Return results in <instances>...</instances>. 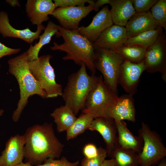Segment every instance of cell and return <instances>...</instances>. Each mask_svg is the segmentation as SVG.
Instances as JSON below:
<instances>
[{
    "instance_id": "obj_3",
    "label": "cell",
    "mask_w": 166,
    "mask_h": 166,
    "mask_svg": "<svg viewBox=\"0 0 166 166\" xmlns=\"http://www.w3.org/2000/svg\"><path fill=\"white\" fill-rule=\"evenodd\" d=\"M29 61L26 51L9 59L8 62L9 72L16 78L20 89V98L12 115V120L14 122L18 121L30 97L36 94L42 98H46L45 92L30 71Z\"/></svg>"
},
{
    "instance_id": "obj_6",
    "label": "cell",
    "mask_w": 166,
    "mask_h": 166,
    "mask_svg": "<svg viewBox=\"0 0 166 166\" xmlns=\"http://www.w3.org/2000/svg\"><path fill=\"white\" fill-rule=\"evenodd\" d=\"M52 57L49 54L43 55L28 62L30 71L45 92L46 98L62 96L63 92L61 85L56 81L54 69L50 63Z\"/></svg>"
},
{
    "instance_id": "obj_36",
    "label": "cell",
    "mask_w": 166,
    "mask_h": 166,
    "mask_svg": "<svg viewBox=\"0 0 166 166\" xmlns=\"http://www.w3.org/2000/svg\"><path fill=\"white\" fill-rule=\"evenodd\" d=\"M115 162L113 159L109 160H105L101 166H115Z\"/></svg>"
},
{
    "instance_id": "obj_9",
    "label": "cell",
    "mask_w": 166,
    "mask_h": 166,
    "mask_svg": "<svg viewBox=\"0 0 166 166\" xmlns=\"http://www.w3.org/2000/svg\"><path fill=\"white\" fill-rule=\"evenodd\" d=\"M146 70L150 73L160 72L166 82V35L161 33L155 42L146 49L144 59Z\"/></svg>"
},
{
    "instance_id": "obj_17",
    "label": "cell",
    "mask_w": 166,
    "mask_h": 166,
    "mask_svg": "<svg viewBox=\"0 0 166 166\" xmlns=\"http://www.w3.org/2000/svg\"><path fill=\"white\" fill-rule=\"evenodd\" d=\"M56 7L51 0H28L26 4L27 14L33 25L39 26L49 19Z\"/></svg>"
},
{
    "instance_id": "obj_23",
    "label": "cell",
    "mask_w": 166,
    "mask_h": 166,
    "mask_svg": "<svg viewBox=\"0 0 166 166\" xmlns=\"http://www.w3.org/2000/svg\"><path fill=\"white\" fill-rule=\"evenodd\" d=\"M59 26L52 21H49L45 27L44 33L39 37V41L33 45H31L26 51L29 61L38 59L39 52L45 45L50 43L52 36L55 35L59 30Z\"/></svg>"
},
{
    "instance_id": "obj_20",
    "label": "cell",
    "mask_w": 166,
    "mask_h": 166,
    "mask_svg": "<svg viewBox=\"0 0 166 166\" xmlns=\"http://www.w3.org/2000/svg\"><path fill=\"white\" fill-rule=\"evenodd\" d=\"M115 122L117 128L116 147L131 149L139 154L140 153L143 145L142 138L139 136L134 135L128 129L126 123L123 121Z\"/></svg>"
},
{
    "instance_id": "obj_27",
    "label": "cell",
    "mask_w": 166,
    "mask_h": 166,
    "mask_svg": "<svg viewBox=\"0 0 166 166\" xmlns=\"http://www.w3.org/2000/svg\"><path fill=\"white\" fill-rule=\"evenodd\" d=\"M94 118L89 115L82 113L66 131V138L69 140L76 138L87 130Z\"/></svg>"
},
{
    "instance_id": "obj_30",
    "label": "cell",
    "mask_w": 166,
    "mask_h": 166,
    "mask_svg": "<svg viewBox=\"0 0 166 166\" xmlns=\"http://www.w3.org/2000/svg\"><path fill=\"white\" fill-rule=\"evenodd\" d=\"M158 0H132L136 12L144 13L150 11Z\"/></svg>"
},
{
    "instance_id": "obj_22",
    "label": "cell",
    "mask_w": 166,
    "mask_h": 166,
    "mask_svg": "<svg viewBox=\"0 0 166 166\" xmlns=\"http://www.w3.org/2000/svg\"><path fill=\"white\" fill-rule=\"evenodd\" d=\"M50 116L54 120L58 132L66 131L77 118L71 109L65 105L55 109Z\"/></svg>"
},
{
    "instance_id": "obj_19",
    "label": "cell",
    "mask_w": 166,
    "mask_h": 166,
    "mask_svg": "<svg viewBox=\"0 0 166 166\" xmlns=\"http://www.w3.org/2000/svg\"><path fill=\"white\" fill-rule=\"evenodd\" d=\"M109 118L115 122L127 120L136 121V109L133 96L125 94L119 97L109 114Z\"/></svg>"
},
{
    "instance_id": "obj_8",
    "label": "cell",
    "mask_w": 166,
    "mask_h": 166,
    "mask_svg": "<svg viewBox=\"0 0 166 166\" xmlns=\"http://www.w3.org/2000/svg\"><path fill=\"white\" fill-rule=\"evenodd\" d=\"M138 134L143 140V148L139 154V166L155 165L164 158L166 156V148L157 132L142 122Z\"/></svg>"
},
{
    "instance_id": "obj_40",
    "label": "cell",
    "mask_w": 166,
    "mask_h": 166,
    "mask_svg": "<svg viewBox=\"0 0 166 166\" xmlns=\"http://www.w3.org/2000/svg\"><path fill=\"white\" fill-rule=\"evenodd\" d=\"M4 112V110L3 109H0V117L2 116Z\"/></svg>"
},
{
    "instance_id": "obj_35",
    "label": "cell",
    "mask_w": 166,
    "mask_h": 166,
    "mask_svg": "<svg viewBox=\"0 0 166 166\" xmlns=\"http://www.w3.org/2000/svg\"><path fill=\"white\" fill-rule=\"evenodd\" d=\"M110 0H98L95 2L93 5L94 10L98 11L99 8L105 4H109Z\"/></svg>"
},
{
    "instance_id": "obj_34",
    "label": "cell",
    "mask_w": 166,
    "mask_h": 166,
    "mask_svg": "<svg viewBox=\"0 0 166 166\" xmlns=\"http://www.w3.org/2000/svg\"><path fill=\"white\" fill-rule=\"evenodd\" d=\"M20 50V48H10L7 47L0 42V59L3 57L16 53Z\"/></svg>"
},
{
    "instance_id": "obj_25",
    "label": "cell",
    "mask_w": 166,
    "mask_h": 166,
    "mask_svg": "<svg viewBox=\"0 0 166 166\" xmlns=\"http://www.w3.org/2000/svg\"><path fill=\"white\" fill-rule=\"evenodd\" d=\"M163 28L159 27L156 29L144 32L128 38L124 45L138 46L146 49L163 32Z\"/></svg>"
},
{
    "instance_id": "obj_16",
    "label": "cell",
    "mask_w": 166,
    "mask_h": 166,
    "mask_svg": "<svg viewBox=\"0 0 166 166\" xmlns=\"http://www.w3.org/2000/svg\"><path fill=\"white\" fill-rule=\"evenodd\" d=\"M127 39L125 27L114 24L102 33L93 44L96 47L115 51Z\"/></svg>"
},
{
    "instance_id": "obj_39",
    "label": "cell",
    "mask_w": 166,
    "mask_h": 166,
    "mask_svg": "<svg viewBox=\"0 0 166 166\" xmlns=\"http://www.w3.org/2000/svg\"><path fill=\"white\" fill-rule=\"evenodd\" d=\"M158 166H166V160L164 158L160 161Z\"/></svg>"
},
{
    "instance_id": "obj_24",
    "label": "cell",
    "mask_w": 166,
    "mask_h": 166,
    "mask_svg": "<svg viewBox=\"0 0 166 166\" xmlns=\"http://www.w3.org/2000/svg\"><path fill=\"white\" fill-rule=\"evenodd\" d=\"M108 155L114 160L115 166H139V154L132 149L117 147Z\"/></svg>"
},
{
    "instance_id": "obj_4",
    "label": "cell",
    "mask_w": 166,
    "mask_h": 166,
    "mask_svg": "<svg viewBox=\"0 0 166 166\" xmlns=\"http://www.w3.org/2000/svg\"><path fill=\"white\" fill-rule=\"evenodd\" d=\"M99 77L95 75H89L85 64L69 76L61 96L65 105L68 106L76 115L84 109L87 97L96 85Z\"/></svg>"
},
{
    "instance_id": "obj_18",
    "label": "cell",
    "mask_w": 166,
    "mask_h": 166,
    "mask_svg": "<svg viewBox=\"0 0 166 166\" xmlns=\"http://www.w3.org/2000/svg\"><path fill=\"white\" fill-rule=\"evenodd\" d=\"M158 27L149 11L144 13L136 12L125 26L128 39Z\"/></svg>"
},
{
    "instance_id": "obj_12",
    "label": "cell",
    "mask_w": 166,
    "mask_h": 166,
    "mask_svg": "<svg viewBox=\"0 0 166 166\" xmlns=\"http://www.w3.org/2000/svg\"><path fill=\"white\" fill-rule=\"evenodd\" d=\"M108 6L103 7L93 17L87 26H81L77 30L78 32L93 43L105 30L113 25Z\"/></svg>"
},
{
    "instance_id": "obj_13",
    "label": "cell",
    "mask_w": 166,
    "mask_h": 166,
    "mask_svg": "<svg viewBox=\"0 0 166 166\" xmlns=\"http://www.w3.org/2000/svg\"><path fill=\"white\" fill-rule=\"evenodd\" d=\"M25 139L23 135L10 137L0 156V166H15L22 162L25 154Z\"/></svg>"
},
{
    "instance_id": "obj_15",
    "label": "cell",
    "mask_w": 166,
    "mask_h": 166,
    "mask_svg": "<svg viewBox=\"0 0 166 166\" xmlns=\"http://www.w3.org/2000/svg\"><path fill=\"white\" fill-rule=\"evenodd\" d=\"M45 29V26L42 24L37 26V30L34 32L28 28L21 30L17 29L10 24L7 12L4 11L0 12V34L3 38H20L31 44L38 38L42 31Z\"/></svg>"
},
{
    "instance_id": "obj_37",
    "label": "cell",
    "mask_w": 166,
    "mask_h": 166,
    "mask_svg": "<svg viewBox=\"0 0 166 166\" xmlns=\"http://www.w3.org/2000/svg\"><path fill=\"white\" fill-rule=\"evenodd\" d=\"M6 2L11 6H19V2L17 0H7L6 1Z\"/></svg>"
},
{
    "instance_id": "obj_21",
    "label": "cell",
    "mask_w": 166,
    "mask_h": 166,
    "mask_svg": "<svg viewBox=\"0 0 166 166\" xmlns=\"http://www.w3.org/2000/svg\"><path fill=\"white\" fill-rule=\"evenodd\" d=\"M110 10L113 23L124 27L136 12L132 0H110Z\"/></svg>"
},
{
    "instance_id": "obj_10",
    "label": "cell",
    "mask_w": 166,
    "mask_h": 166,
    "mask_svg": "<svg viewBox=\"0 0 166 166\" xmlns=\"http://www.w3.org/2000/svg\"><path fill=\"white\" fill-rule=\"evenodd\" d=\"M93 10V5L60 7L56 8L51 15L57 20L61 26L64 29L77 30L81 20Z\"/></svg>"
},
{
    "instance_id": "obj_5",
    "label": "cell",
    "mask_w": 166,
    "mask_h": 166,
    "mask_svg": "<svg viewBox=\"0 0 166 166\" xmlns=\"http://www.w3.org/2000/svg\"><path fill=\"white\" fill-rule=\"evenodd\" d=\"M119 97L105 84L100 75L96 85L87 97L82 113L88 114L94 118H109V113Z\"/></svg>"
},
{
    "instance_id": "obj_2",
    "label": "cell",
    "mask_w": 166,
    "mask_h": 166,
    "mask_svg": "<svg viewBox=\"0 0 166 166\" xmlns=\"http://www.w3.org/2000/svg\"><path fill=\"white\" fill-rule=\"evenodd\" d=\"M55 35L57 37H62L64 42L60 45L54 42L51 49L66 52V54L62 58L64 60H72L80 66L85 64L92 74L95 75L96 55L93 43L79 34L77 30H67L61 26Z\"/></svg>"
},
{
    "instance_id": "obj_32",
    "label": "cell",
    "mask_w": 166,
    "mask_h": 166,
    "mask_svg": "<svg viewBox=\"0 0 166 166\" xmlns=\"http://www.w3.org/2000/svg\"><path fill=\"white\" fill-rule=\"evenodd\" d=\"M79 164V161L74 162L69 161L65 157L60 159L50 158L45 160L43 164L36 166H76Z\"/></svg>"
},
{
    "instance_id": "obj_1",
    "label": "cell",
    "mask_w": 166,
    "mask_h": 166,
    "mask_svg": "<svg viewBox=\"0 0 166 166\" xmlns=\"http://www.w3.org/2000/svg\"><path fill=\"white\" fill-rule=\"evenodd\" d=\"M23 135L25 141L24 158L33 165L41 164L48 158L58 159L63 150L64 145L56 136L52 123L34 125Z\"/></svg>"
},
{
    "instance_id": "obj_38",
    "label": "cell",
    "mask_w": 166,
    "mask_h": 166,
    "mask_svg": "<svg viewBox=\"0 0 166 166\" xmlns=\"http://www.w3.org/2000/svg\"><path fill=\"white\" fill-rule=\"evenodd\" d=\"M15 166H33V165L31 164L29 162H26L25 163H23L22 162L18 164Z\"/></svg>"
},
{
    "instance_id": "obj_29",
    "label": "cell",
    "mask_w": 166,
    "mask_h": 166,
    "mask_svg": "<svg viewBox=\"0 0 166 166\" xmlns=\"http://www.w3.org/2000/svg\"><path fill=\"white\" fill-rule=\"evenodd\" d=\"M98 153L95 157L88 158L85 157L82 160L81 166H101L107 154L105 149L101 147L98 148Z\"/></svg>"
},
{
    "instance_id": "obj_41",
    "label": "cell",
    "mask_w": 166,
    "mask_h": 166,
    "mask_svg": "<svg viewBox=\"0 0 166 166\" xmlns=\"http://www.w3.org/2000/svg\"><path fill=\"white\" fill-rule=\"evenodd\" d=\"M78 166V165H77V166Z\"/></svg>"
},
{
    "instance_id": "obj_31",
    "label": "cell",
    "mask_w": 166,
    "mask_h": 166,
    "mask_svg": "<svg viewBox=\"0 0 166 166\" xmlns=\"http://www.w3.org/2000/svg\"><path fill=\"white\" fill-rule=\"evenodd\" d=\"M56 7L68 6H84L85 3L93 5L94 1L92 0H54Z\"/></svg>"
},
{
    "instance_id": "obj_11",
    "label": "cell",
    "mask_w": 166,
    "mask_h": 166,
    "mask_svg": "<svg viewBox=\"0 0 166 166\" xmlns=\"http://www.w3.org/2000/svg\"><path fill=\"white\" fill-rule=\"evenodd\" d=\"M146 69L144 60L138 63L124 60L120 69L118 84L128 94L133 96L137 91L141 75Z\"/></svg>"
},
{
    "instance_id": "obj_33",
    "label": "cell",
    "mask_w": 166,
    "mask_h": 166,
    "mask_svg": "<svg viewBox=\"0 0 166 166\" xmlns=\"http://www.w3.org/2000/svg\"><path fill=\"white\" fill-rule=\"evenodd\" d=\"M83 153L85 157L92 158L97 155L98 149L94 144L91 143L88 144L84 147Z\"/></svg>"
},
{
    "instance_id": "obj_7",
    "label": "cell",
    "mask_w": 166,
    "mask_h": 166,
    "mask_svg": "<svg viewBox=\"0 0 166 166\" xmlns=\"http://www.w3.org/2000/svg\"><path fill=\"white\" fill-rule=\"evenodd\" d=\"M94 47L96 68L102 74L105 84L117 94L120 70L124 60L115 51Z\"/></svg>"
},
{
    "instance_id": "obj_26",
    "label": "cell",
    "mask_w": 166,
    "mask_h": 166,
    "mask_svg": "<svg viewBox=\"0 0 166 166\" xmlns=\"http://www.w3.org/2000/svg\"><path fill=\"white\" fill-rule=\"evenodd\" d=\"M115 51L124 60L134 63H138L144 60L146 49L138 46L124 45Z\"/></svg>"
},
{
    "instance_id": "obj_14",
    "label": "cell",
    "mask_w": 166,
    "mask_h": 166,
    "mask_svg": "<svg viewBox=\"0 0 166 166\" xmlns=\"http://www.w3.org/2000/svg\"><path fill=\"white\" fill-rule=\"evenodd\" d=\"M87 129L98 132L102 136L108 154L117 145V128L116 123L110 118H94Z\"/></svg>"
},
{
    "instance_id": "obj_28",
    "label": "cell",
    "mask_w": 166,
    "mask_h": 166,
    "mask_svg": "<svg viewBox=\"0 0 166 166\" xmlns=\"http://www.w3.org/2000/svg\"><path fill=\"white\" fill-rule=\"evenodd\" d=\"M159 27L166 31V0H158L149 11Z\"/></svg>"
}]
</instances>
